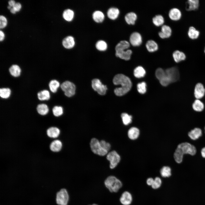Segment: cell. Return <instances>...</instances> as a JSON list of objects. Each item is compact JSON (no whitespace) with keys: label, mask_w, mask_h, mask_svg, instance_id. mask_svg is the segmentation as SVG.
Instances as JSON below:
<instances>
[{"label":"cell","mask_w":205,"mask_h":205,"mask_svg":"<svg viewBox=\"0 0 205 205\" xmlns=\"http://www.w3.org/2000/svg\"></svg>","instance_id":"cell-57"},{"label":"cell","mask_w":205,"mask_h":205,"mask_svg":"<svg viewBox=\"0 0 205 205\" xmlns=\"http://www.w3.org/2000/svg\"><path fill=\"white\" fill-rule=\"evenodd\" d=\"M154 179L152 178H149L147 179L146 183L149 186H152L154 182Z\"/></svg>","instance_id":"cell-48"},{"label":"cell","mask_w":205,"mask_h":205,"mask_svg":"<svg viewBox=\"0 0 205 205\" xmlns=\"http://www.w3.org/2000/svg\"><path fill=\"white\" fill-rule=\"evenodd\" d=\"M193 96L195 99L201 100L205 96V87L201 82L197 83L193 89Z\"/></svg>","instance_id":"cell-10"},{"label":"cell","mask_w":205,"mask_h":205,"mask_svg":"<svg viewBox=\"0 0 205 205\" xmlns=\"http://www.w3.org/2000/svg\"><path fill=\"white\" fill-rule=\"evenodd\" d=\"M182 5L186 11H195L199 8V0H187L181 1Z\"/></svg>","instance_id":"cell-8"},{"label":"cell","mask_w":205,"mask_h":205,"mask_svg":"<svg viewBox=\"0 0 205 205\" xmlns=\"http://www.w3.org/2000/svg\"><path fill=\"white\" fill-rule=\"evenodd\" d=\"M161 184V179L159 177H157L154 179V182L151 187L154 189H157L160 187Z\"/></svg>","instance_id":"cell-44"},{"label":"cell","mask_w":205,"mask_h":205,"mask_svg":"<svg viewBox=\"0 0 205 205\" xmlns=\"http://www.w3.org/2000/svg\"><path fill=\"white\" fill-rule=\"evenodd\" d=\"M204 53H205V47L204 48Z\"/></svg>","instance_id":"cell-54"},{"label":"cell","mask_w":205,"mask_h":205,"mask_svg":"<svg viewBox=\"0 0 205 205\" xmlns=\"http://www.w3.org/2000/svg\"><path fill=\"white\" fill-rule=\"evenodd\" d=\"M63 46L67 49L73 48L75 44L74 38L71 36H67L63 40L62 42Z\"/></svg>","instance_id":"cell-22"},{"label":"cell","mask_w":205,"mask_h":205,"mask_svg":"<svg viewBox=\"0 0 205 205\" xmlns=\"http://www.w3.org/2000/svg\"><path fill=\"white\" fill-rule=\"evenodd\" d=\"M60 130L58 128L52 127L48 128L46 131L47 136L51 138H56L59 135Z\"/></svg>","instance_id":"cell-26"},{"label":"cell","mask_w":205,"mask_h":205,"mask_svg":"<svg viewBox=\"0 0 205 205\" xmlns=\"http://www.w3.org/2000/svg\"><path fill=\"white\" fill-rule=\"evenodd\" d=\"M142 42V38L141 34L137 31L133 32L129 37V42L134 46L140 45Z\"/></svg>","instance_id":"cell-13"},{"label":"cell","mask_w":205,"mask_h":205,"mask_svg":"<svg viewBox=\"0 0 205 205\" xmlns=\"http://www.w3.org/2000/svg\"><path fill=\"white\" fill-rule=\"evenodd\" d=\"M74 16V12L72 10L67 9L64 11L63 13V18L66 20L71 21L73 19Z\"/></svg>","instance_id":"cell-33"},{"label":"cell","mask_w":205,"mask_h":205,"mask_svg":"<svg viewBox=\"0 0 205 205\" xmlns=\"http://www.w3.org/2000/svg\"><path fill=\"white\" fill-rule=\"evenodd\" d=\"M13 7L16 11H19L21 9V5L19 3L17 2L15 3Z\"/></svg>","instance_id":"cell-47"},{"label":"cell","mask_w":205,"mask_h":205,"mask_svg":"<svg viewBox=\"0 0 205 205\" xmlns=\"http://www.w3.org/2000/svg\"><path fill=\"white\" fill-rule=\"evenodd\" d=\"M96 48L100 51H104L107 47L106 43L104 40H99L98 41L96 44Z\"/></svg>","instance_id":"cell-40"},{"label":"cell","mask_w":205,"mask_h":205,"mask_svg":"<svg viewBox=\"0 0 205 205\" xmlns=\"http://www.w3.org/2000/svg\"><path fill=\"white\" fill-rule=\"evenodd\" d=\"M101 145L102 147L104 149L108 151L110 149V144L104 140H101L100 141Z\"/></svg>","instance_id":"cell-45"},{"label":"cell","mask_w":205,"mask_h":205,"mask_svg":"<svg viewBox=\"0 0 205 205\" xmlns=\"http://www.w3.org/2000/svg\"><path fill=\"white\" fill-rule=\"evenodd\" d=\"M153 24L156 26H162L165 22V19L163 16L161 14H157L152 19Z\"/></svg>","instance_id":"cell-29"},{"label":"cell","mask_w":205,"mask_h":205,"mask_svg":"<svg viewBox=\"0 0 205 205\" xmlns=\"http://www.w3.org/2000/svg\"><path fill=\"white\" fill-rule=\"evenodd\" d=\"M69 200V194L65 189H61L56 193V201L58 205H67Z\"/></svg>","instance_id":"cell-4"},{"label":"cell","mask_w":205,"mask_h":205,"mask_svg":"<svg viewBox=\"0 0 205 205\" xmlns=\"http://www.w3.org/2000/svg\"><path fill=\"white\" fill-rule=\"evenodd\" d=\"M7 21L6 17L3 15L0 16V28H3L7 25Z\"/></svg>","instance_id":"cell-46"},{"label":"cell","mask_w":205,"mask_h":205,"mask_svg":"<svg viewBox=\"0 0 205 205\" xmlns=\"http://www.w3.org/2000/svg\"><path fill=\"white\" fill-rule=\"evenodd\" d=\"M10 11L11 13L13 14L15 13L16 12L13 7L10 9Z\"/></svg>","instance_id":"cell-52"},{"label":"cell","mask_w":205,"mask_h":205,"mask_svg":"<svg viewBox=\"0 0 205 205\" xmlns=\"http://www.w3.org/2000/svg\"><path fill=\"white\" fill-rule=\"evenodd\" d=\"M184 154L180 149L177 148L174 153V158L175 161L178 163H181L183 161Z\"/></svg>","instance_id":"cell-35"},{"label":"cell","mask_w":205,"mask_h":205,"mask_svg":"<svg viewBox=\"0 0 205 205\" xmlns=\"http://www.w3.org/2000/svg\"><path fill=\"white\" fill-rule=\"evenodd\" d=\"M168 14L169 18L174 21L179 20L182 16L181 10L179 8L175 7H173L170 9Z\"/></svg>","instance_id":"cell-12"},{"label":"cell","mask_w":205,"mask_h":205,"mask_svg":"<svg viewBox=\"0 0 205 205\" xmlns=\"http://www.w3.org/2000/svg\"><path fill=\"white\" fill-rule=\"evenodd\" d=\"M59 82L56 80H51L49 84V86L51 91L55 93L56 92L58 88L60 86Z\"/></svg>","instance_id":"cell-38"},{"label":"cell","mask_w":205,"mask_h":205,"mask_svg":"<svg viewBox=\"0 0 205 205\" xmlns=\"http://www.w3.org/2000/svg\"><path fill=\"white\" fill-rule=\"evenodd\" d=\"M5 35L3 32L1 30L0 31V40L1 41L4 39Z\"/></svg>","instance_id":"cell-50"},{"label":"cell","mask_w":205,"mask_h":205,"mask_svg":"<svg viewBox=\"0 0 205 205\" xmlns=\"http://www.w3.org/2000/svg\"><path fill=\"white\" fill-rule=\"evenodd\" d=\"M130 45V43L128 41L126 40H122L116 45L115 47V51L128 49Z\"/></svg>","instance_id":"cell-27"},{"label":"cell","mask_w":205,"mask_h":205,"mask_svg":"<svg viewBox=\"0 0 205 205\" xmlns=\"http://www.w3.org/2000/svg\"><path fill=\"white\" fill-rule=\"evenodd\" d=\"M145 73V70L143 67L140 66L136 67L134 69V76L137 78L143 77Z\"/></svg>","instance_id":"cell-30"},{"label":"cell","mask_w":205,"mask_h":205,"mask_svg":"<svg viewBox=\"0 0 205 205\" xmlns=\"http://www.w3.org/2000/svg\"><path fill=\"white\" fill-rule=\"evenodd\" d=\"M8 8L9 9H11L12 7L10 5H9L8 7Z\"/></svg>","instance_id":"cell-53"},{"label":"cell","mask_w":205,"mask_h":205,"mask_svg":"<svg viewBox=\"0 0 205 205\" xmlns=\"http://www.w3.org/2000/svg\"><path fill=\"white\" fill-rule=\"evenodd\" d=\"M93 205H98L97 204H93Z\"/></svg>","instance_id":"cell-55"},{"label":"cell","mask_w":205,"mask_h":205,"mask_svg":"<svg viewBox=\"0 0 205 205\" xmlns=\"http://www.w3.org/2000/svg\"><path fill=\"white\" fill-rule=\"evenodd\" d=\"M104 184L106 187L111 192H116L122 186L120 180L113 176L108 177L105 179Z\"/></svg>","instance_id":"cell-2"},{"label":"cell","mask_w":205,"mask_h":205,"mask_svg":"<svg viewBox=\"0 0 205 205\" xmlns=\"http://www.w3.org/2000/svg\"><path fill=\"white\" fill-rule=\"evenodd\" d=\"M114 84L120 85V87L117 88L114 90V93L118 96H123L128 93L132 87V83L130 79L125 75L119 74L116 75L113 79Z\"/></svg>","instance_id":"cell-1"},{"label":"cell","mask_w":205,"mask_h":205,"mask_svg":"<svg viewBox=\"0 0 205 205\" xmlns=\"http://www.w3.org/2000/svg\"><path fill=\"white\" fill-rule=\"evenodd\" d=\"M145 46L147 50L150 52H154L158 49L157 43L152 39L149 40L146 42Z\"/></svg>","instance_id":"cell-23"},{"label":"cell","mask_w":205,"mask_h":205,"mask_svg":"<svg viewBox=\"0 0 205 205\" xmlns=\"http://www.w3.org/2000/svg\"><path fill=\"white\" fill-rule=\"evenodd\" d=\"M177 147L180 149L184 155L188 154L191 155H194L196 152V147L187 142H183L179 144Z\"/></svg>","instance_id":"cell-5"},{"label":"cell","mask_w":205,"mask_h":205,"mask_svg":"<svg viewBox=\"0 0 205 205\" xmlns=\"http://www.w3.org/2000/svg\"><path fill=\"white\" fill-rule=\"evenodd\" d=\"M140 134L139 129L135 127H132L128 130V135L130 139L134 140L138 138Z\"/></svg>","instance_id":"cell-28"},{"label":"cell","mask_w":205,"mask_h":205,"mask_svg":"<svg viewBox=\"0 0 205 205\" xmlns=\"http://www.w3.org/2000/svg\"><path fill=\"white\" fill-rule=\"evenodd\" d=\"M11 94V91L9 88H2L0 89V96L3 98H9Z\"/></svg>","instance_id":"cell-41"},{"label":"cell","mask_w":205,"mask_h":205,"mask_svg":"<svg viewBox=\"0 0 205 205\" xmlns=\"http://www.w3.org/2000/svg\"><path fill=\"white\" fill-rule=\"evenodd\" d=\"M173 32L171 27L169 25L163 24L161 26V30L158 32L159 36L163 39L169 38L171 37Z\"/></svg>","instance_id":"cell-14"},{"label":"cell","mask_w":205,"mask_h":205,"mask_svg":"<svg viewBox=\"0 0 205 205\" xmlns=\"http://www.w3.org/2000/svg\"><path fill=\"white\" fill-rule=\"evenodd\" d=\"M106 158L110 162V167L111 169L115 168L120 160V155L114 150L108 153Z\"/></svg>","instance_id":"cell-9"},{"label":"cell","mask_w":205,"mask_h":205,"mask_svg":"<svg viewBox=\"0 0 205 205\" xmlns=\"http://www.w3.org/2000/svg\"><path fill=\"white\" fill-rule=\"evenodd\" d=\"M172 56L174 62L177 63H180L185 61L186 58V55L183 52L179 50H175L172 54Z\"/></svg>","instance_id":"cell-15"},{"label":"cell","mask_w":205,"mask_h":205,"mask_svg":"<svg viewBox=\"0 0 205 205\" xmlns=\"http://www.w3.org/2000/svg\"><path fill=\"white\" fill-rule=\"evenodd\" d=\"M132 197L131 194L128 191L124 192L120 199L121 203L123 205H129L132 203Z\"/></svg>","instance_id":"cell-18"},{"label":"cell","mask_w":205,"mask_h":205,"mask_svg":"<svg viewBox=\"0 0 205 205\" xmlns=\"http://www.w3.org/2000/svg\"><path fill=\"white\" fill-rule=\"evenodd\" d=\"M92 87L94 90L101 95H105L107 89L106 86L102 84L100 80L97 79H95L92 80Z\"/></svg>","instance_id":"cell-11"},{"label":"cell","mask_w":205,"mask_h":205,"mask_svg":"<svg viewBox=\"0 0 205 205\" xmlns=\"http://www.w3.org/2000/svg\"><path fill=\"white\" fill-rule=\"evenodd\" d=\"M120 14L119 9L116 7H112L108 10L107 15L108 17L110 19L114 20L118 17Z\"/></svg>","instance_id":"cell-24"},{"label":"cell","mask_w":205,"mask_h":205,"mask_svg":"<svg viewBox=\"0 0 205 205\" xmlns=\"http://www.w3.org/2000/svg\"><path fill=\"white\" fill-rule=\"evenodd\" d=\"M121 117L123 123L124 125H128L132 122V116L127 113H122L121 114Z\"/></svg>","instance_id":"cell-39"},{"label":"cell","mask_w":205,"mask_h":205,"mask_svg":"<svg viewBox=\"0 0 205 205\" xmlns=\"http://www.w3.org/2000/svg\"><path fill=\"white\" fill-rule=\"evenodd\" d=\"M90 144L91 150L94 153L101 156L107 154L108 151L102 147L100 141L97 139L92 138Z\"/></svg>","instance_id":"cell-3"},{"label":"cell","mask_w":205,"mask_h":205,"mask_svg":"<svg viewBox=\"0 0 205 205\" xmlns=\"http://www.w3.org/2000/svg\"><path fill=\"white\" fill-rule=\"evenodd\" d=\"M62 90L64 92L65 96L68 97L73 96L75 94V86L74 84L69 81H66L61 85Z\"/></svg>","instance_id":"cell-7"},{"label":"cell","mask_w":205,"mask_h":205,"mask_svg":"<svg viewBox=\"0 0 205 205\" xmlns=\"http://www.w3.org/2000/svg\"><path fill=\"white\" fill-rule=\"evenodd\" d=\"M8 3L9 5L13 7L15 4V1L13 0H11L9 1Z\"/></svg>","instance_id":"cell-51"},{"label":"cell","mask_w":205,"mask_h":205,"mask_svg":"<svg viewBox=\"0 0 205 205\" xmlns=\"http://www.w3.org/2000/svg\"><path fill=\"white\" fill-rule=\"evenodd\" d=\"M204 129H205V128H204Z\"/></svg>","instance_id":"cell-56"},{"label":"cell","mask_w":205,"mask_h":205,"mask_svg":"<svg viewBox=\"0 0 205 205\" xmlns=\"http://www.w3.org/2000/svg\"><path fill=\"white\" fill-rule=\"evenodd\" d=\"M92 16L94 20L97 22H102L104 18V16L103 13L99 11H95L93 13Z\"/></svg>","instance_id":"cell-31"},{"label":"cell","mask_w":205,"mask_h":205,"mask_svg":"<svg viewBox=\"0 0 205 205\" xmlns=\"http://www.w3.org/2000/svg\"><path fill=\"white\" fill-rule=\"evenodd\" d=\"M160 173L162 177H168L171 175V169L168 166H163L161 169Z\"/></svg>","instance_id":"cell-37"},{"label":"cell","mask_w":205,"mask_h":205,"mask_svg":"<svg viewBox=\"0 0 205 205\" xmlns=\"http://www.w3.org/2000/svg\"><path fill=\"white\" fill-rule=\"evenodd\" d=\"M62 146V142L59 140H56L51 143L50 147L51 151L54 152H58L61 149Z\"/></svg>","instance_id":"cell-25"},{"label":"cell","mask_w":205,"mask_h":205,"mask_svg":"<svg viewBox=\"0 0 205 205\" xmlns=\"http://www.w3.org/2000/svg\"><path fill=\"white\" fill-rule=\"evenodd\" d=\"M132 52L131 49H128L126 50L116 51L115 55L121 59L128 60L130 59Z\"/></svg>","instance_id":"cell-16"},{"label":"cell","mask_w":205,"mask_h":205,"mask_svg":"<svg viewBox=\"0 0 205 205\" xmlns=\"http://www.w3.org/2000/svg\"><path fill=\"white\" fill-rule=\"evenodd\" d=\"M202 135V132L201 129L195 128L189 132L188 133L189 137L192 140H196L198 139Z\"/></svg>","instance_id":"cell-21"},{"label":"cell","mask_w":205,"mask_h":205,"mask_svg":"<svg viewBox=\"0 0 205 205\" xmlns=\"http://www.w3.org/2000/svg\"><path fill=\"white\" fill-rule=\"evenodd\" d=\"M146 84L145 82L138 83L137 85V89L139 93L144 94L146 91Z\"/></svg>","instance_id":"cell-42"},{"label":"cell","mask_w":205,"mask_h":205,"mask_svg":"<svg viewBox=\"0 0 205 205\" xmlns=\"http://www.w3.org/2000/svg\"><path fill=\"white\" fill-rule=\"evenodd\" d=\"M37 96L38 99L41 101L48 100L50 98L49 92L46 90L38 92L37 93Z\"/></svg>","instance_id":"cell-36"},{"label":"cell","mask_w":205,"mask_h":205,"mask_svg":"<svg viewBox=\"0 0 205 205\" xmlns=\"http://www.w3.org/2000/svg\"><path fill=\"white\" fill-rule=\"evenodd\" d=\"M38 112L42 115H45L47 114L49 111L48 106L44 104H38L37 107Z\"/></svg>","instance_id":"cell-34"},{"label":"cell","mask_w":205,"mask_h":205,"mask_svg":"<svg viewBox=\"0 0 205 205\" xmlns=\"http://www.w3.org/2000/svg\"><path fill=\"white\" fill-rule=\"evenodd\" d=\"M9 71L13 76L17 77L19 76L21 73V69L20 67L17 65H13L9 68Z\"/></svg>","instance_id":"cell-32"},{"label":"cell","mask_w":205,"mask_h":205,"mask_svg":"<svg viewBox=\"0 0 205 205\" xmlns=\"http://www.w3.org/2000/svg\"><path fill=\"white\" fill-rule=\"evenodd\" d=\"M137 18V15L133 11L127 13L124 16L125 20L126 22L129 24H134Z\"/></svg>","instance_id":"cell-19"},{"label":"cell","mask_w":205,"mask_h":205,"mask_svg":"<svg viewBox=\"0 0 205 205\" xmlns=\"http://www.w3.org/2000/svg\"><path fill=\"white\" fill-rule=\"evenodd\" d=\"M201 153L202 157L205 158V147L202 148L201 149Z\"/></svg>","instance_id":"cell-49"},{"label":"cell","mask_w":205,"mask_h":205,"mask_svg":"<svg viewBox=\"0 0 205 205\" xmlns=\"http://www.w3.org/2000/svg\"><path fill=\"white\" fill-rule=\"evenodd\" d=\"M187 35L191 40H195L198 39L200 35V32L193 26H190L188 30Z\"/></svg>","instance_id":"cell-20"},{"label":"cell","mask_w":205,"mask_h":205,"mask_svg":"<svg viewBox=\"0 0 205 205\" xmlns=\"http://www.w3.org/2000/svg\"><path fill=\"white\" fill-rule=\"evenodd\" d=\"M52 112L54 115L56 117L62 115L63 113V108L60 106H54L53 108Z\"/></svg>","instance_id":"cell-43"},{"label":"cell","mask_w":205,"mask_h":205,"mask_svg":"<svg viewBox=\"0 0 205 205\" xmlns=\"http://www.w3.org/2000/svg\"><path fill=\"white\" fill-rule=\"evenodd\" d=\"M191 106L192 109L195 112H201L204 109L205 105L201 100L195 99L192 102Z\"/></svg>","instance_id":"cell-17"},{"label":"cell","mask_w":205,"mask_h":205,"mask_svg":"<svg viewBox=\"0 0 205 205\" xmlns=\"http://www.w3.org/2000/svg\"><path fill=\"white\" fill-rule=\"evenodd\" d=\"M155 75L160 83L162 86H167L171 83L165 70L162 68H158L155 71Z\"/></svg>","instance_id":"cell-6"}]
</instances>
